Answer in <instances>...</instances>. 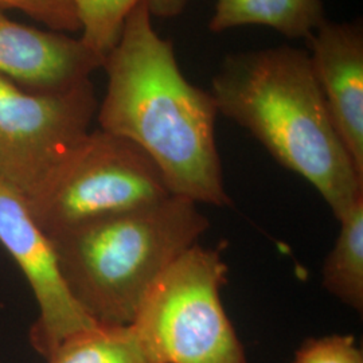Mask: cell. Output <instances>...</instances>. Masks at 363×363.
<instances>
[{
	"instance_id": "obj_8",
	"label": "cell",
	"mask_w": 363,
	"mask_h": 363,
	"mask_svg": "<svg viewBox=\"0 0 363 363\" xmlns=\"http://www.w3.org/2000/svg\"><path fill=\"white\" fill-rule=\"evenodd\" d=\"M312 72L334 128L363 177V28L325 21L308 38Z\"/></svg>"
},
{
	"instance_id": "obj_9",
	"label": "cell",
	"mask_w": 363,
	"mask_h": 363,
	"mask_svg": "<svg viewBox=\"0 0 363 363\" xmlns=\"http://www.w3.org/2000/svg\"><path fill=\"white\" fill-rule=\"evenodd\" d=\"M79 38L13 22L0 7V74L27 91H62L104 65Z\"/></svg>"
},
{
	"instance_id": "obj_4",
	"label": "cell",
	"mask_w": 363,
	"mask_h": 363,
	"mask_svg": "<svg viewBox=\"0 0 363 363\" xmlns=\"http://www.w3.org/2000/svg\"><path fill=\"white\" fill-rule=\"evenodd\" d=\"M228 272L220 247L195 244L150 288L132 325L156 363H247L220 300Z\"/></svg>"
},
{
	"instance_id": "obj_1",
	"label": "cell",
	"mask_w": 363,
	"mask_h": 363,
	"mask_svg": "<svg viewBox=\"0 0 363 363\" xmlns=\"http://www.w3.org/2000/svg\"><path fill=\"white\" fill-rule=\"evenodd\" d=\"M103 67L108 82L97 108L100 130L138 145L171 194L230 208L216 142V101L183 76L172 43L156 33L147 0L128 15Z\"/></svg>"
},
{
	"instance_id": "obj_11",
	"label": "cell",
	"mask_w": 363,
	"mask_h": 363,
	"mask_svg": "<svg viewBox=\"0 0 363 363\" xmlns=\"http://www.w3.org/2000/svg\"><path fill=\"white\" fill-rule=\"evenodd\" d=\"M340 230L322 271L325 289L343 304L363 311V198L339 220Z\"/></svg>"
},
{
	"instance_id": "obj_2",
	"label": "cell",
	"mask_w": 363,
	"mask_h": 363,
	"mask_svg": "<svg viewBox=\"0 0 363 363\" xmlns=\"http://www.w3.org/2000/svg\"><path fill=\"white\" fill-rule=\"evenodd\" d=\"M210 93L218 113L308 182L337 220L363 198V177L334 128L308 52L279 46L230 54Z\"/></svg>"
},
{
	"instance_id": "obj_6",
	"label": "cell",
	"mask_w": 363,
	"mask_h": 363,
	"mask_svg": "<svg viewBox=\"0 0 363 363\" xmlns=\"http://www.w3.org/2000/svg\"><path fill=\"white\" fill-rule=\"evenodd\" d=\"M97 108L91 79L34 91L0 74V181L28 202L91 132Z\"/></svg>"
},
{
	"instance_id": "obj_15",
	"label": "cell",
	"mask_w": 363,
	"mask_h": 363,
	"mask_svg": "<svg viewBox=\"0 0 363 363\" xmlns=\"http://www.w3.org/2000/svg\"><path fill=\"white\" fill-rule=\"evenodd\" d=\"M292 363H363V352L352 335H328L307 339Z\"/></svg>"
},
{
	"instance_id": "obj_5",
	"label": "cell",
	"mask_w": 363,
	"mask_h": 363,
	"mask_svg": "<svg viewBox=\"0 0 363 363\" xmlns=\"http://www.w3.org/2000/svg\"><path fill=\"white\" fill-rule=\"evenodd\" d=\"M171 195L154 162L138 145L99 128L76 145L26 203L39 229L52 238Z\"/></svg>"
},
{
	"instance_id": "obj_7",
	"label": "cell",
	"mask_w": 363,
	"mask_h": 363,
	"mask_svg": "<svg viewBox=\"0 0 363 363\" xmlns=\"http://www.w3.org/2000/svg\"><path fill=\"white\" fill-rule=\"evenodd\" d=\"M0 244L19 265L38 303L30 330L33 349L49 358L66 339L96 323L73 298L60 269L52 240L33 220L26 201L0 181Z\"/></svg>"
},
{
	"instance_id": "obj_13",
	"label": "cell",
	"mask_w": 363,
	"mask_h": 363,
	"mask_svg": "<svg viewBox=\"0 0 363 363\" xmlns=\"http://www.w3.org/2000/svg\"><path fill=\"white\" fill-rule=\"evenodd\" d=\"M143 0H73L82 43L101 58L113 50L132 10ZM152 15L174 16L186 0H147Z\"/></svg>"
},
{
	"instance_id": "obj_12",
	"label": "cell",
	"mask_w": 363,
	"mask_h": 363,
	"mask_svg": "<svg viewBox=\"0 0 363 363\" xmlns=\"http://www.w3.org/2000/svg\"><path fill=\"white\" fill-rule=\"evenodd\" d=\"M49 363H156L133 325H96L66 339L48 358Z\"/></svg>"
},
{
	"instance_id": "obj_3",
	"label": "cell",
	"mask_w": 363,
	"mask_h": 363,
	"mask_svg": "<svg viewBox=\"0 0 363 363\" xmlns=\"http://www.w3.org/2000/svg\"><path fill=\"white\" fill-rule=\"evenodd\" d=\"M193 201L167 199L50 238L73 298L99 325L133 323L150 288L208 229Z\"/></svg>"
},
{
	"instance_id": "obj_14",
	"label": "cell",
	"mask_w": 363,
	"mask_h": 363,
	"mask_svg": "<svg viewBox=\"0 0 363 363\" xmlns=\"http://www.w3.org/2000/svg\"><path fill=\"white\" fill-rule=\"evenodd\" d=\"M0 7L26 13L55 33L81 31L73 0H0Z\"/></svg>"
},
{
	"instance_id": "obj_10",
	"label": "cell",
	"mask_w": 363,
	"mask_h": 363,
	"mask_svg": "<svg viewBox=\"0 0 363 363\" xmlns=\"http://www.w3.org/2000/svg\"><path fill=\"white\" fill-rule=\"evenodd\" d=\"M325 21L323 0H217L208 30L259 25L288 38L307 39Z\"/></svg>"
}]
</instances>
